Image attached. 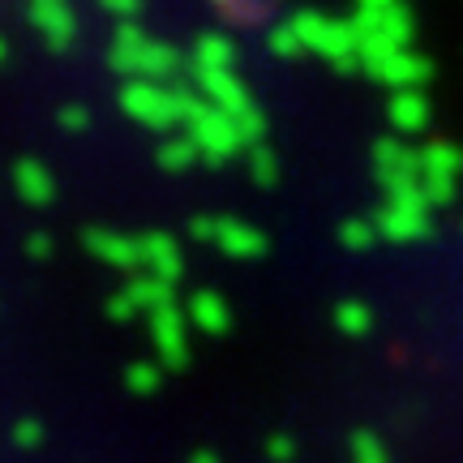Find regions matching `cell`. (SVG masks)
Wrapping results in <instances>:
<instances>
[{
  "mask_svg": "<svg viewBox=\"0 0 463 463\" xmlns=\"http://www.w3.org/2000/svg\"><path fill=\"white\" fill-rule=\"evenodd\" d=\"M198 103V90H184V86H167V82H125L120 86V112L137 120L142 129L155 133H172L189 125V112Z\"/></svg>",
  "mask_w": 463,
  "mask_h": 463,
  "instance_id": "6da1fadb",
  "label": "cell"
},
{
  "mask_svg": "<svg viewBox=\"0 0 463 463\" xmlns=\"http://www.w3.org/2000/svg\"><path fill=\"white\" fill-rule=\"evenodd\" d=\"M108 61H112L116 73H125V82H167L181 69V52L164 39H150L133 22V26H116Z\"/></svg>",
  "mask_w": 463,
  "mask_h": 463,
  "instance_id": "7a4b0ae2",
  "label": "cell"
},
{
  "mask_svg": "<svg viewBox=\"0 0 463 463\" xmlns=\"http://www.w3.org/2000/svg\"><path fill=\"white\" fill-rule=\"evenodd\" d=\"M352 26H356V39H361V61H356V69H364V73H373L386 56L408 52L412 48V34H416V22H412V9H408V5L356 9Z\"/></svg>",
  "mask_w": 463,
  "mask_h": 463,
  "instance_id": "3957f363",
  "label": "cell"
},
{
  "mask_svg": "<svg viewBox=\"0 0 463 463\" xmlns=\"http://www.w3.org/2000/svg\"><path fill=\"white\" fill-rule=\"evenodd\" d=\"M292 31H297L300 48L309 52V56H322V61H331L339 69H356L361 61V39H356V26H352V17H331V14H317V9H300L292 14L288 22Z\"/></svg>",
  "mask_w": 463,
  "mask_h": 463,
  "instance_id": "277c9868",
  "label": "cell"
},
{
  "mask_svg": "<svg viewBox=\"0 0 463 463\" xmlns=\"http://www.w3.org/2000/svg\"><path fill=\"white\" fill-rule=\"evenodd\" d=\"M194 90L202 95V103L219 108L223 116H232V120L241 125V133H245L249 146H258V142H262L266 116H262V108L253 103L249 86L236 78V69H223V73H194Z\"/></svg>",
  "mask_w": 463,
  "mask_h": 463,
  "instance_id": "5b68a950",
  "label": "cell"
},
{
  "mask_svg": "<svg viewBox=\"0 0 463 463\" xmlns=\"http://www.w3.org/2000/svg\"><path fill=\"white\" fill-rule=\"evenodd\" d=\"M184 137H189V142L198 146L202 159H211V164H228V159H236V155L249 150L241 125H236L232 116H223L219 108L202 103V95H198V103H194V112H189Z\"/></svg>",
  "mask_w": 463,
  "mask_h": 463,
  "instance_id": "8992f818",
  "label": "cell"
},
{
  "mask_svg": "<svg viewBox=\"0 0 463 463\" xmlns=\"http://www.w3.org/2000/svg\"><path fill=\"white\" fill-rule=\"evenodd\" d=\"M373 223H378L382 241L412 245V241H425L433 232V206L425 202L420 184L416 189H399V194H386V206L373 215Z\"/></svg>",
  "mask_w": 463,
  "mask_h": 463,
  "instance_id": "52a82bcc",
  "label": "cell"
},
{
  "mask_svg": "<svg viewBox=\"0 0 463 463\" xmlns=\"http://www.w3.org/2000/svg\"><path fill=\"white\" fill-rule=\"evenodd\" d=\"M463 172V150L450 142H430L420 146V194L433 211L455 202V184Z\"/></svg>",
  "mask_w": 463,
  "mask_h": 463,
  "instance_id": "ba28073f",
  "label": "cell"
},
{
  "mask_svg": "<svg viewBox=\"0 0 463 463\" xmlns=\"http://www.w3.org/2000/svg\"><path fill=\"white\" fill-rule=\"evenodd\" d=\"M176 305L172 283L155 279V275H133L112 300H108V317L112 322H133V317H155L159 309Z\"/></svg>",
  "mask_w": 463,
  "mask_h": 463,
  "instance_id": "9c48e42d",
  "label": "cell"
},
{
  "mask_svg": "<svg viewBox=\"0 0 463 463\" xmlns=\"http://www.w3.org/2000/svg\"><path fill=\"white\" fill-rule=\"evenodd\" d=\"M373 167H378V181L386 184V194L420 184V150L408 137H382L373 146Z\"/></svg>",
  "mask_w": 463,
  "mask_h": 463,
  "instance_id": "30bf717a",
  "label": "cell"
},
{
  "mask_svg": "<svg viewBox=\"0 0 463 463\" xmlns=\"http://www.w3.org/2000/svg\"><path fill=\"white\" fill-rule=\"evenodd\" d=\"M189 317H184L181 305H167L150 317V339H155V352H159V364L164 369H181L189 361Z\"/></svg>",
  "mask_w": 463,
  "mask_h": 463,
  "instance_id": "8fae6325",
  "label": "cell"
},
{
  "mask_svg": "<svg viewBox=\"0 0 463 463\" xmlns=\"http://www.w3.org/2000/svg\"><path fill=\"white\" fill-rule=\"evenodd\" d=\"M86 253L99 258L103 266L112 270H142L146 258H142V236H129V232H108V228H90L86 232Z\"/></svg>",
  "mask_w": 463,
  "mask_h": 463,
  "instance_id": "7c38bea8",
  "label": "cell"
},
{
  "mask_svg": "<svg viewBox=\"0 0 463 463\" xmlns=\"http://www.w3.org/2000/svg\"><path fill=\"white\" fill-rule=\"evenodd\" d=\"M26 14H31V26L43 34L48 48H69L73 34H78V17H73V5L69 0H26Z\"/></svg>",
  "mask_w": 463,
  "mask_h": 463,
  "instance_id": "4fadbf2b",
  "label": "cell"
},
{
  "mask_svg": "<svg viewBox=\"0 0 463 463\" xmlns=\"http://www.w3.org/2000/svg\"><path fill=\"white\" fill-rule=\"evenodd\" d=\"M430 73H433V65L420 56V52H395V56H386L369 78L373 82H382V86H391V95H399V90H420V86L430 82Z\"/></svg>",
  "mask_w": 463,
  "mask_h": 463,
  "instance_id": "5bb4252c",
  "label": "cell"
},
{
  "mask_svg": "<svg viewBox=\"0 0 463 463\" xmlns=\"http://www.w3.org/2000/svg\"><path fill=\"white\" fill-rule=\"evenodd\" d=\"M211 241H215L228 258H241V262H253V258H262L266 253V232L258 223H245V219H215V228H211Z\"/></svg>",
  "mask_w": 463,
  "mask_h": 463,
  "instance_id": "9a60e30c",
  "label": "cell"
},
{
  "mask_svg": "<svg viewBox=\"0 0 463 463\" xmlns=\"http://www.w3.org/2000/svg\"><path fill=\"white\" fill-rule=\"evenodd\" d=\"M142 275H155V279L164 283H176L184 275V253H181V241L172 236V232H146L142 236Z\"/></svg>",
  "mask_w": 463,
  "mask_h": 463,
  "instance_id": "2e32d148",
  "label": "cell"
},
{
  "mask_svg": "<svg viewBox=\"0 0 463 463\" xmlns=\"http://www.w3.org/2000/svg\"><path fill=\"white\" fill-rule=\"evenodd\" d=\"M386 120H391L395 137L425 133V125H430V99H425V90H399V95H391Z\"/></svg>",
  "mask_w": 463,
  "mask_h": 463,
  "instance_id": "e0dca14e",
  "label": "cell"
},
{
  "mask_svg": "<svg viewBox=\"0 0 463 463\" xmlns=\"http://www.w3.org/2000/svg\"><path fill=\"white\" fill-rule=\"evenodd\" d=\"M184 317H189V326H194V331H202V335H228V326H232L228 300L219 297V292H211V288H202V292H194V297H189Z\"/></svg>",
  "mask_w": 463,
  "mask_h": 463,
  "instance_id": "ac0fdd59",
  "label": "cell"
},
{
  "mask_svg": "<svg viewBox=\"0 0 463 463\" xmlns=\"http://www.w3.org/2000/svg\"><path fill=\"white\" fill-rule=\"evenodd\" d=\"M14 189L22 202H31V206H48L56 198V181H52V172L39 159H22L14 167Z\"/></svg>",
  "mask_w": 463,
  "mask_h": 463,
  "instance_id": "d6986e66",
  "label": "cell"
},
{
  "mask_svg": "<svg viewBox=\"0 0 463 463\" xmlns=\"http://www.w3.org/2000/svg\"><path fill=\"white\" fill-rule=\"evenodd\" d=\"M223 69H236V43L228 34H202L194 43V73H223Z\"/></svg>",
  "mask_w": 463,
  "mask_h": 463,
  "instance_id": "ffe728a7",
  "label": "cell"
},
{
  "mask_svg": "<svg viewBox=\"0 0 463 463\" xmlns=\"http://www.w3.org/2000/svg\"><path fill=\"white\" fill-rule=\"evenodd\" d=\"M335 331L347 335V339H364L373 331V309L364 300H339L335 305Z\"/></svg>",
  "mask_w": 463,
  "mask_h": 463,
  "instance_id": "44dd1931",
  "label": "cell"
},
{
  "mask_svg": "<svg viewBox=\"0 0 463 463\" xmlns=\"http://www.w3.org/2000/svg\"><path fill=\"white\" fill-rule=\"evenodd\" d=\"M202 155L198 146L184 137V133H176V137H164V146H159V167H167V172H184V167H194Z\"/></svg>",
  "mask_w": 463,
  "mask_h": 463,
  "instance_id": "7402d4cb",
  "label": "cell"
},
{
  "mask_svg": "<svg viewBox=\"0 0 463 463\" xmlns=\"http://www.w3.org/2000/svg\"><path fill=\"white\" fill-rule=\"evenodd\" d=\"M347 459L352 463H391V450L373 430H356L347 442Z\"/></svg>",
  "mask_w": 463,
  "mask_h": 463,
  "instance_id": "603a6c76",
  "label": "cell"
},
{
  "mask_svg": "<svg viewBox=\"0 0 463 463\" xmlns=\"http://www.w3.org/2000/svg\"><path fill=\"white\" fill-rule=\"evenodd\" d=\"M245 164H249V176H253V184L270 189V184L279 181V159H275V150L262 146V142L245 150Z\"/></svg>",
  "mask_w": 463,
  "mask_h": 463,
  "instance_id": "cb8c5ba5",
  "label": "cell"
},
{
  "mask_svg": "<svg viewBox=\"0 0 463 463\" xmlns=\"http://www.w3.org/2000/svg\"><path fill=\"white\" fill-rule=\"evenodd\" d=\"M159 382H164V364L159 361H133L129 369H125V386H129L133 395H155L159 391Z\"/></svg>",
  "mask_w": 463,
  "mask_h": 463,
  "instance_id": "d4e9b609",
  "label": "cell"
},
{
  "mask_svg": "<svg viewBox=\"0 0 463 463\" xmlns=\"http://www.w3.org/2000/svg\"><path fill=\"white\" fill-rule=\"evenodd\" d=\"M378 223L373 219H344V228H339V241H344V249H352V253H364V249L378 245Z\"/></svg>",
  "mask_w": 463,
  "mask_h": 463,
  "instance_id": "484cf974",
  "label": "cell"
},
{
  "mask_svg": "<svg viewBox=\"0 0 463 463\" xmlns=\"http://www.w3.org/2000/svg\"><path fill=\"white\" fill-rule=\"evenodd\" d=\"M270 52L275 56H283V61H292V56H305V48H300V39H297V31L283 22V26H275L270 31Z\"/></svg>",
  "mask_w": 463,
  "mask_h": 463,
  "instance_id": "4316f807",
  "label": "cell"
},
{
  "mask_svg": "<svg viewBox=\"0 0 463 463\" xmlns=\"http://www.w3.org/2000/svg\"><path fill=\"white\" fill-rule=\"evenodd\" d=\"M142 5H146V0H99V9L108 17H116L120 26H133L137 14H142Z\"/></svg>",
  "mask_w": 463,
  "mask_h": 463,
  "instance_id": "83f0119b",
  "label": "cell"
},
{
  "mask_svg": "<svg viewBox=\"0 0 463 463\" xmlns=\"http://www.w3.org/2000/svg\"><path fill=\"white\" fill-rule=\"evenodd\" d=\"M14 447L17 450L43 447V425H39V420H31V416H26V420H17V425H14Z\"/></svg>",
  "mask_w": 463,
  "mask_h": 463,
  "instance_id": "f1b7e54d",
  "label": "cell"
},
{
  "mask_svg": "<svg viewBox=\"0 0 463 463\" xmlns=\"http://www.w3.org/2000/svg\"><path fill=\"white\" fill-rule=\"evenodd\" d=\"M56 120H61V129H65V133H82L86 125H90V112H86L82 103H73V108H61V116H56Z\"/></svg>",
  "mask_w": 463,
  "mask_h": 463,
  "instance_id": "f546056e",
  "label": "cell"
},
{
  "mask_svg": "<svg viewBox=\"0 0 463 463\" xmlns=\"http://www.w3.org/2000/svg\"><path fill=\"white\" fill-rule=\"evenodd\" d=\"M266 455H270L275 463H292L297 459V442H292L288 433H275V438L266 442Z\"/></svg>",
  "mask_w": 463,
  "mask_h": 463,
  "instance_id": "4dcf8cb0",
  "label": "cell"
},
{
  "mask_svg": "<svg viewBox=\"0 0 463 463\" xmlns=\"http://www.w3.org/2000/svg\"><path fill=\"white\" fill-rule=\"evenodd\" d=\"M26 253H31L34 262H43V258H52V236H43V232H34V236H26Z\"/></svg>",
  "mask_w": 463,
  "mask_h": 463,
  "instance_id": "1f68e13d",
  "label": "cell"
},
{
  "mask_svg": "<svg viewBox=\"0 0 463 463\" xmlns=\"http://www.w3.org/2000/svg\"><path fill=\"white\" fill-rule=\"evenodd\" d=\"M211 228H215V219H211V215H198L194 223H189V232H194L198 241H211Z\"/></svg>",
  "mask_w": 463,
  "mask_h": 463,
  "instance_id": "d6a6232c",
  "label": "cell"
},
{
  "mask_svg": "<svg viewBox=\"0 0 463 463\" xmlns=\"http://www.w3.org/2000/svg\"><path fill=\"white\" fill-rule=\"evenodd\" d=\"M399 0H356V9H391Z\"/></svg>",
  "mask_w": 463,
  "mask_h": 463,
  "instance_id": "836d02e7",
  "label": "cell"
},
{
  "mask_svg": "<svg viewBox=\"0 0 463 463\" xmlns=\"http://www.w3.org/2000/svg\"><path fill=\"white\" fill-rule=\"evenodd\" d=\"M194 463H219V455H211V450H198V455H194Z\"/></svg>",
  "mask_w": 463,
  "mask_h": 463,
  "instance_id": "e575fe53",
  "label": "cell"
},
{
  "mask_svg": "<svg viewBox=\"0 0 463 463\" xmlns=\"http://www.w3.org/2000/svg\"><path fill=\"white\" fill-rule=\"evenodd\" d=\"M5 56H9V43H5V34H0V65H5Z\"/></svg>",
  "mask_w": 463,
  "mask_h": 463,
  "instance_id": "d590c367",
  "label": "cell"
},
{
  "mask_svg": "<svg viewBox=\"0 0 463 463\" xmlns=\"http://www.w3.org/2000/svg\"><path fill=\"white\" fill-rule=\"evenodd\" d=\"M253 5H258V0H253Z\"/></svg>",
  "mask_w": 463,
  "mask_h": 463,
  "instance_id": "8d00e7d4",
  "label": "cell"
}]
</instances>
